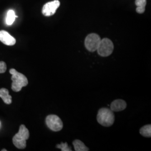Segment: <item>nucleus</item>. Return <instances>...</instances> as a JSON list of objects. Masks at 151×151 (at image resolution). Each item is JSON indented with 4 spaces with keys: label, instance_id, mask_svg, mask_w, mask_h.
I'll list each match as a JSON object with an SVG mask.
<instances>
[{
    "label": "nucleus",
    "instance_id": "obj_1",
    "mask_svg": "<svg viewBox=\"0 0 151 151\" xmlns=\"http://www.w3.org/2000/svg\"><path fill=\"white\" fill-rule=\"evenodd\" d=\"M110 109L102 108L98 111L97 115V122L105 127L113 125L115 121V115Z\"/></svg>",
    "mask_w": 151,
    "mask_h": 151
},
{
    "label": "nucleus",
    "instance_id": "obj_2",
    "mask_svg": "<svg viewBox=\"0 0 151 151\" xmlns=\"http://www.w3.org/2000/svg\"><path fill=\"white\" fill-rule=\"evenodd\" d=\"M10 73L12 75L11 80L12 81L11 88L14 91H20L23 87L27 86L28 85L27 77L24 75L18 72L14 68L10 70Z\"/></svg>",
    "mask_w": 151,
    "mask_h": 151
},
{
    "label": "nucleus",
    "instance_id": "obj_3",
    "mask_svg": "<svg viewBox=\"0 0 151 151\" xmlns=\"http://www.w3.org/2000/svg\"><path fill=\"white\" fill-rule=\"evenodd\" d=\"M29 131L24 125H21L17 133L14 136L12 142L16 148L24 149L27 147V140L29 138Z\"/></svg>",
    "mask_w": 151,
    "mask_h": 151
},
{
    "label": "nucleus",
    "instance_id": "obj_4",
    "mask_svg": "<svg viewBox=\"0 0 151 151\" xmlns=\"http://www.w3.org/2000/svg\"><path fill=\"white\" fill-rule=\"evenodd\" d=\"M113 43L112 41L108 38H104L101 40L97 49L99 55L101 57H106L110 55L113 52Z\"/></svg>",
    "mask_w": 151,
    "mask_h": 151
},
{
    "label": "nucleus",
    "instance_id": "obj_5",
    "mask_svg": "<svg viewBox=\"0 0 151 151\" xmlns=\"http://www.w3.org/2000/svg\"><path fill=\"white\" fill-rule=\"evenodd\" d=\"M47 127L53 132H59L63 129V124L60 117L56 115H49L45 119Z\"/></svg>",
    "mask_w": 151,
    "mask_h": 151
},
{
    "label": "nucleus",
    "instance_id": "obj_6",
    "mask_svg": "<svg viewBox=\"0 0 151 151\" xmlns=\"http://www.w3.org/2000/svg\"><path fill=\"white\" fill-rule=\"evenodd\" d=\"M101 40V38L97 34L91 33L88 34L85 38V40L86 48L91 52L97 50Z\"/></svg>",
    "mask_w": 151,
    "mask_h": 151
},
{
    "label": "nucleus",
    "instance_id": "obj_7",
    "mask_svg": "<svg viewBox=\"0 0 151 151\" xmlns=\"http://www.w3.org/2000/svg\"><path fill=\"white\" fill-rule=\"evenodd\" d=\"M60 6V2L58 0L49 2L44 5L42 9V14L45 16H52L55 13Z\"/></svg>",
    "mask_w": 151,
    "mask_h": 151
},
{
    "label": "nucleus",
    "instance_id": "obj_8",
    "mask_svg": "<svg viewBox=\"0 0 151 151\" xmlns=\"http://www.w3.org/2000/svg\"><path fill=\"white\" fill-rule=\"evenodd\" d=\"M0 41L9 46L14 45L16 43V39L5 30L0 31Z\"/></svg>",
    "mask_w": 151,
    "mask_h": 151
},
{
    "label": "nucleus",
    "instance_id": "obj_9",
    "mask_svg": "<svg viewBox=\"0 0 151 151\" xmlns=\"http://www.w3.org/2000/svg\"><path fill=\"white\" fill-rule=\"evenodd\" d=\"M127 103L122 99H116L111 103L110 109L116 112L122 111L125 110L127 108Z\"/></svg>",
    "mask_w": 151,
    "mask_h": 151
},
{
    "label": "nucleus",
    "instance_id": "obj_10",
    "mask_svg": "<svg viewBox=\"0 0 151 151\" xmlns=\"http://www.w3.org/2000/svg\"><path fill=\"white\" fill-rule=\"evenodd\" d=\"M0 97L6 104H10L12 103V97L9 95V90L6 88H0Z\"/></svg>",
    "mask_w": 151,
    "mask_h": 151
},
{
    "label": "nucleus",
    "instance_id": "obj_11",
    "mask_svg": "<svg viewBox=\"0 0 151 151\" xmlns=\"http://www.w3.org/2000/svg\"><path fill=\"white\" fill-rule=\"evenodd\" d=\"M76 151H88L89 148L85 146V145L79 139H76L72 142Z\"/></svg>",
    "mask_w": 151,
    "mask_h": 151
},
{
    "label": "nucleus",
    "instance_id": "obj_12",
    "mask_svg": "<svg viewBox=\"0 0 151 151\" xmlns=\"http://www.w3.org/2000/svg\"><path fill=\"white\" fill-rule=\"evenodd\" d=\"M18 16L15 15V11L12 10H10L7 12V16L6 18V23L8 25H11L14 22H15V19Z\"/></svg>",
    "mask_w": 151,
    "mask_h": 151
},
{
    "label": "nucleus",
    "instance_id": "obj_13",
    "mask_svg": "<svg viewBox=\"0 0 151 151\" xmlns=\"http://www.w3.org/2000/svg\"><path fill=\"white\" fill-rule=\"evenodd\" d=\"M135 5L137 6L136 11L138 14H143L145 11L147 1L146 0H135Z\"/></svg>",
    "mask_w": 151,
    "mask_h": 151
},
{
    "label": "nucleus",
    "instance_id": "obj_14",
    "mask_svg": "<svg viewBox=\"0 0 151 151\" xmlns=\"http://www.w3.org/2000/svg\"><path fill=\"white\" fill-rule=\"evenodd\" d=\"M139 133L143 137L150 138L151 137V124H148L142 127L139 130Z\"/></svg>",
    "mask_w": 151,
    "mask_h": 151
},
{
    "label": "nucleus",
    "instance_id": "obj_15",
    "mask_svg": "<svg viewBox=\"0 0 151 151\" xmlns=\"http://www.w3.org/2000/svg\"><path fill=\"white\" fill-rule=\"evenodd\" d=\"M56 147L58 148H60L61 150V151H71L72 150L71 148H70L68 146V144L67 143H62L60 145H58L56 146Z\"/></svg>",
    "mask_w": 151,
    "mask_h": 151
},
{
    "label": "nucleus",
    "instance_id": "obj_16",
    "mask_svg": "<svg viewBox=\"0 0 151 151\" xmlns=\"http://www.w3.org/2000/svg\"><path fill=\"white\" fill-rule=\"evenodd\" d=\"M7 66L5 62L1 61L0 62V73H4L6 71Z\"/></svg>",
    "mask_w": 151,
    "mask_h": 151
},
{
    "label": "nucleus",
    "instance_id": "obj_17",
    "mask_svg": "<svg viewBox=\"0 0 151 151\" xmlns=\"http://www.w3.org/2000/svg\"><path fill=\"white\" fill-rule=\"evenodd\" d=\"M7 151V150H2V151Z\"/></svg>",
    "mask_w": 151,
    "mask_h": 151
}]
</instances>
